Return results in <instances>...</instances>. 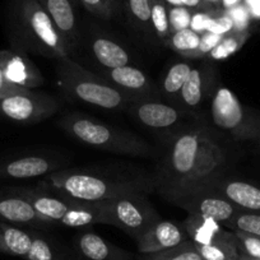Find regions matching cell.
I'll list each match as a JSON object with an SVG mask.
<instances>
[{"label": "cell", "mask_w": 260, "mask_h": 260, "mask_svg": "<svg viewBox=\"0 0 260 260\" xmlns=\"http://www.w3.org/2000/svg\"><path fill=\"white\" fill-rule=\"evenodd\" d=\"M76 247L84 260H127V254L107 242L94 232H84L77 237Z\"/></svg>", "instance_id": "20"}, {"label": "cell", "mask_w": 260, "mask_h": 260, "mask_svg": "<svg viewBox=\"0 0 260 260\" xmlns=\"http://www.w3.org/2000/svg\"><path fill=\"white\" fill-rule=\"evenodd\" d=\"M212 121L217 127L231 133L240 141H252L256 117H252L236 94L227 87H219L211 106Z\"/></svg>", "instance_id": "8"}, {"label": "cell", "mask_w": 260, "mask_h": 260, "mask_svg": "<svg viewBox=\"0 0 260 260\" xmlns=\"http://www.w3.org/2000/svg\"><path fill=\"white\" fill-rule=\"evenodd\" d=\"M170 202L185 209L189 214L209 217L222 226H226L227 222L240 211V208L208 185L171 198Z\"/></svg>", "instance_id": "10"}, {"label": "cell", "mask_w": 260, "mask_h": 260, "mask_svg": "<svg viewBox=\"0 0 260 260\" xmlns=\"http://www.w3.org/2000/svg\"><path fill=\"white\" fill-rule=\"evenodd\" d=\"M214 12L208 11H195L191 13V22H190V28L197 34L202 35L204 32L208 31L209 22H211L212 17H213Z\"/></svg>", "instance_id": "38"}, {"label": "cell", "mask_w": 260, "mask_h": 260, "mask_svg": "<svg viewBox=\"0 0 260 260\" xmlns=\"http://www.w3.org/2000/svg\"><path fill=\"white\" fill-rule=\"evenodd\" d=\"M16 194L26 199L45 223H60L67 227H86L107 224L101 203H77L49 194L44 190L12 187Z\"/></svg>", "instance_id": "6"}, {"label": "cell", "mask_w": 260, "mask_h": 260, "mask_svg": "<svg viewBox=\"0 0 260 260\" xmlns=\"http://www.w3.org/2000/svg\"><path fill=\"white\" fill-rule=\"evenodd\" d=\"M186 240L189 239L182 224L180 226L172 221L159 219L137 239V247L141 254H151L171 249Z\"/></svg>", "instance_id": "14"}, {"label": "cell", "mask_w": 260, "mask_h": 260, "mask_svg": "<svg viewBox=\"0 0 260 260\" xmlns=\"http://www.w3.org/2000/svg\"><path fill=\"white\" fill-rule=\"evenodd\" d=\"M0 221L12 224H42L34 207L12 189H0Z\"/></svg>", "instance_id": "18"}, {"label": "cell", "mask_w": 260, "mask_h": 260, "mask_svg": "<svg viewBox=\"0 0 260 260\" xmlns=\"http://www.w3.org/2000/svg\"><path fill=\"white\" fill-rule=\"evenodd\" d=\"M60 126L79 143L110 153L133 157H146L154 153L153 148L148 143L134 134L122 132L83 115H67L60 121Z\"/></svg>", "instance_id": "5"}, {"label": "cell", "mask_w": 260, "mask_h": 260, "mask_svg": "<svg viewBox=\"0 0 260 260\" xmlns=\"http://www.w3.org/2000/svg\"><path fill=\"white\" fill-rule=\"evenodd\" d=\"M252 141H256L260 143V119H256V122H255L254 132H252Z\"/></svg>", "instance_id": "45"}, {"label": "cell", "mask_w": 260, "mask_h": 260, "mask_svg": "<svg viewBox=\"0 0 260 260\" xmlns=\"http://www.w3.org/2000/svg\"><path fill=\"white\" fill-rule=\"evenodd\" d=\"M107 3H109L110 8H111L112 13H114V17L116 14H119L120 12V0H107Z\"/></svg>", "instance_id": "44"}, {"label": "cell", "mask_w": 260, "mask_h": 260, "mask_svg": "<svg viewBox=\"0 0 260 260\" xmlns=\"http://www.w3.org/2000/svg\"><path fill=\"white\" fill-rule=\"evenodd\" d=\"M241 4V0H222L221 8L223 11H230V9L235 8V7L240 6Z\"/></svg>", "instance_id": "42"}, {"label": "cell", "mask_w": 260, "mask_h": 260, "mask_svg": "<svg viewBox=\"0 0 260 260\" xmlns=\"http://www.w3.org/2000/svg\"><path fill=\"white\" fill-rule=\"evenodd\" d=\"M169 7H184L182 0H165Z\"/></svg>", "instance_id": "46"}, {"label": "cell", "mask_w": 260, "mask_h": 260, "mask_svg": "<svg viewBox=\"0 0 260 260\" xmlns=\"http://www.w3.org/2000/svg\"><path fill=\"white\" fill-rule=\"evenodd\" d=\"M169 16L172 34L176 31H181V29L190 28L191 11L186 7H170Z\"/></svg>", "instance_id": "34"}, {"label": "cell", "mask_w": 260, "mask_h": 260, "mask_svg": "<svg viewBox=\"0 0 260 260\" xmlns=\"http://www.w3.org/2000/svg\"><path fill=\"white\" fill-rule=\"evenodd\" d=\"M91 51L96 61L106 69H116L130 64V55L122 45L110 37H93L91 42Z\"/></svg>", "instance_id": "21"}, {"label": "cell", "mask_w": 260, "mask_h": 260, "mask_svg": "<svg viewBox=\"0 0 260 260\" xmlns=\"http://www.w3.org/2000/svg\"><path fill=\"white\" fill-rule=\"evenodd\" d=\"M165 46L177 52L181 56L189 57L201 44V35L192 31L191 28H185L171 34V36L164 41Z\"/></svg>", "instance_id": "28"}, {"label": "cell", "mask_w": 260, "mask_h": 260, "mask_svg": "<svg viewBox=\"0 0 260 260\" xmlns=\"http://www.w3.org/2000/svg\"><path fill=\"white\" fill-rule=\"evenodd\" d=\"M207 185L223 195L224 198L229 199L237 208L260 214V187L256 185L242 180L221 179V177Z\"/></svg>", "instance_id": "16"}, {"label": "cell", "mask_w": 260, "mask_h": 260, "mask_svg": "<svg viewBox=\"0 0 260 260\" xmlns=\"http://www.w3.org/2000/svg\"><path fill=\"white\" fill-rule=\"evenodd\" d=\"M101 206L107 224L122 230L136 240L161 219L144 194L125 195L102 202Z\"/></svg>", "instance_id": "7"}, {"label": "cell", "mask_w": 260, "mask_h": 260, "mask_svg": "<svg viewBox=\"0 0 260 260\" xmlns=\"http://www.w3.org/2000/svg\"><path fill=\"white\" fill-rule=\"evenodd\" d=\"M130 112L146 127L154 130L171 129L181 121L184 112L165 102L141 99L130 105Z\"/></svg>", "instance_id": "11"}, {"label": "cell", "mask_w": 260, "mask_h": 260, "mask_svg": "<svg viewBox=\"0 0 260 260\" xmlns=\"http://www.w3.org/2000/svg\"><path fill=\"white\" fill-rule=\"evenodd\" d=\"M34 235L0 221V252L26 257L32 245Z\"/></svg>", "instance_id": "23"}, {"label": "cell", "mask_w": 260, "mask_h": 260, "mask_svg": "<svg viewBox=\"0 0 260 260\" xmlns=\"http://www.w3.org/2000/svg\"><path fill=\"white\" fill-rule=\"evenodd\" d=\"M59 109L52 97L34 89L0 99V116L19 124H36L51 117Z\"/></svg>", "instance_id": "9"}, {"label": "cell", "mask_w": 260, "mask_h": 260, "mask_svg": "<svg viewBox=\"0 0 260 260\" xmlns=\"http://www.w3.org/2000/svg\"><path fill=\"white\" fill-rule=\"evenodd\" d=\"M79 2L89 13L99 18L105 19V21L114 18V13L110 8L107 0H79Z\"/></svg>", "instance_id": "37"}, {"label": "cell", "mask_w": 260, "mask_h": 260, "mask_svg": "<svg viewBox=\"0 0 260 260\" xmlns=\"http://www.w3.org/2000/svg\"><path fill=\"white\" fill-rule=\"evenodd\" d=\"M125 7L130 23L147 36H152L151 0H125Z\"/></svg>", "instance_id": "27"}, {"label": "cell", "mask_w": 260, "mask_h": 260, "mask_svg": "<svg viewBox=\"0 0 260 260\" xmlns=\"http://www.w3.org/2000/svg\"><path fill=\"white\" fill-rule=\"evenodd\" d=\"M195 247L204 260H237L240 256L235 232L227 230L209 244Z\"/></svg>", "instance_id": "24"}, {"label": "cell", "mask_w": 260, "mask_h": 260, "mask_svg": "<svg viewBox=\"0 0 260 260\" xmlns=\"http://www.w3.org/2000/svg\"><path fill=\"white\" fill-rule=\"evenodd\" d=\"M26 91H29V89H24L21 88V87H17L14 86V84H12L11 82L6 78L3 69L0 67V99H4V97H8L11 96V94L21 93V92Z\"/></svg>", "instance_id": "40"}, {"label": "cell", "mask_w": 260, "mask_h": 260, "mask_svg": "<svg viewBox=\"0 0 260 260\" xmlns=\"http://www.w3.org/2000/svg\"><path fill=\"white\" fill-rule=\"evenodd\" d=\"M182 4L184 7L189 8L190 11H208V8L206 7L203 0H182ZM213 12V11H208Z\"/></svg>", "instance_id": "41"}, {"label": "cell", "mask_w": 260, "mask_h": 260, "mask_svg": "<svg viewBox=\"0 0 260 260\" xmlns=\"http://www.w3.org/2000/svg\"><path fill=\"white\" fill-rule=\"evenodd\" d=\"M203 2L207 8H208V11H218V9H222V0H203Z\"/></svg>", "instance_id": "43"}, {"label": "cell", "mask_w": 260, "mask_h": 260, "mask_svg": "<svg viewBox=\"0 0 260 260\" xmlns=\"http://www.w3.org/2000/svg\"><path fill=\"white\" fill-rule=\"evenodd\" d=\"M12 14L18 44L26 50L49 59L72 57L59 29L39 0H12Z\"/></svg>", "instance_id": "3"}, {"label": "cell", "mask_w": 260, "mask_h": 260, "mask_svg": "<svg viewBox=\"0 0 260 260\" xmlns=\"http://www.w3.org/2000/svg\"><path fill=\"white\" fill-rule=\"evenodd\" d=\"M223 39L222 35L213 34V32H204L201 35V44H199L198 49L195 50L187 59H203V57L208 56L209 52L221 42Z\"/></svg>", "instance_id": "36"}, {"label": "cell", "mask_w": 260, "mask_h": 260, "mask_svg": "<svg viewBox=\"0 0 260 260\" xmlns=\"http://www.w3.org/2000/svg\"><path fill=\"white\" fill-rule=\"evenodd\" d=\"M227 12L231 17L232 22H234V31H246L247 26H249V12H247V9L240 4V6L235 7Z\"/></svg>", "instance_id": "39"}, {"label": "cell", "mask_w": 260, "mask_h": 260, "mask_svg": "<svg viewBox=\"0 0 260 260\" xmlns=\"http://www.w3.org/2000/svg\"><path fill=\"white\" fill-rule=\"evenodd\" d=\"M212 81H213V69L208 65L191 69L177 97L180 105L187 110L197 109L208 96Z\"/></svg>", "instance_id": "19"}, {"label": "cell", "mask_w": 260, "mask_h": 260, "mask_svg": "<svg viewBox=\"0 0 260 260\" xmlns=\"http://www.w3.org/2000/svg\"><path fill=\"white\" fill-rule=\"evenodd\" d=\"M40 186L45 191L77 203H102L132 194H146L153 182L146 180H114L93 174L54 171L46 175Z\"/></svg>", "instance_id": "2"}, {"label": "cell", "mask_w": 260, "mask_h": 260, "mask_svg": "<svg viewBox=\"0 0 260 260\" xmlns=\"http://www.w3.org/2000/svg\"><path fill=\"white\" fill-rule=\"evenodd\" d=\"M0 67L12 84L24 89H34L44 83V77L34 62L22 52L0 51Z\"/></svg>", "instance_id": "13"}, {"label": "cell", "mask_w": 260, "mask_h": 260, "mask_svg": "<svg viewBox=\"0 0 260 260\" xmlns=\"http://www.w3.org/2000/svg\"><path fill=\"white\" fill-rule=\"evenodd\" d=\"M182 227L186 232L187 239L195 245L209 244L226 231L217 221L198 214H189L182 223Z\"/></svg>", "instance_id": "22"}, {"label": "cell", "mask_w": 260, "mask_h": 260, "mask_svg": "<svg viewBox=\"0 0 260 260\" xmlns=\"http://www.w3.org/2000/svg\"><path fill=\"white\" fill-rule=\"evenodd\" d=\"M59 167V161L35 154L0 159V179H34L57 171Z\"/></svg>", "instance_id": "15"}, {"label": "cell", "mask_w": 260, "mask_h": 260, "mask_svg": "<svg viewBox=\"0 0 260 260\" xmlns=\"http://www.w3.org/2000/svg\"><path fill=\"white\" fill-rule=\"evenodd\" d=\"M24 259L27 260H57L56 254L52 249L51 244L42 237L32 236V245L28 254Z\"/></svg>", "instance_id": "32"}, {"label": "cell", "mask_w": 260, "mask_h": 260, "mask_svg": "<svg viewBox=\"0 0 260 260\" xmlns=\"http://www.w3.org/2000/svg\"><path fill=\"white\" fill-rule=\"evenodd\" d=\"M232 31H234V22H232L229 12L223 11V9H218L214 12L211 22H209L208 32L224 36Z\"/></svg>", "instance_id": "35"}, {"label": "cell", "mask_w": 260, "mask_h": 260, "mask_svg": "<svg viewBox=\"0 0 260 260\" xmlns=\"http://www.w3.org/2000/svg\"><path fill=\"white\" fill-rule=\"evenodd\" d=\"M57 78L65 96L105 110H121L136 99L87 71L71 56L59 60Z\"/></svg>", "instance_id": "4"}, {"label": "cell", "mask_w": 260, "mask_h": 260, "mask_svg": "<svg viewBox=\"0 0 260 260\" xmlns=\"http://www.w3.org/2000/svg\"><path fill=\"white\" fill-rule=\"evenodd\" d=\"M237 247L240 254H245L247 256L260 259V237L254 235L244 234V232L235 231Z\"/></svg>", "instance_id": "33"}, {"label": "cell", "mask_w": 260, "mask_h": 260, "mask_svg": "<svg viewBox=\"0 0 260 260\" xmlns=\"http://www.w3.org/2000/svg\"><path fill=\"white\" fill-rule=\"evenodd\" d=\"M259 151H260V149H259Z\"/></svg>", "instance_id": "48"}, {"label": "cell", "mask_w": 260, "mask_h": 260, "mask_svg": "<svg viewBox=\"0 0 260 260\" xmlns=\"http://www.w3.org/2000/svg\"><path fill=\"white\" fill-rule=\"evenodd\" d=\"M170 7L165 0H151V24L153 34L162 42L166 41L171 36V26H170Z\"/></svg>", "instance_id": "30"}, {"label": "cell", "mask_w": 260, "mask_h": 260, "mask_svg": "<svg viewBox=\"0 0 260 260\" xmlns=\"http://www.w3.org/2000/svg\"><path fill=\"white\" fill-rule=\"evenodd\" d=\"M191 69V65L185 61H180L171 65L167 73L165 74L164 79H162V93L169 99H177Z\"/></svg>", "instance_id": "25"}, {"label": "cell", "mask_w": 260, "mask_h": 260, "mask_svg": "<svg viewBox=\"0 0 260 260\" xmlns=\"http://www.w3.org/2000/svg\"><path fill=\"white\" fill-rule=\"evenodd\" d=\"M226 152L204 129H190L174 138L161 162L157 185L167 199L209 184L222 175Z\"/></svg>", "instance_id": "1"}, {"label": "cell", "mask_w": 260, "mask_h": 260, "mask_svg": "<svg viewBox=\"0 0 260 260\" xmlns=\"http://www.w3.org/2000/svg\"><path fill=\"white\" fill-rule=\"evenodd\" d=\"M226 227H229L234 232L239 231L260 237V214L240 209L230 219V222H227Z\"/></svg>", "instance_id": "31"}, {"label": "cell", "mask_w": 260, "mask_h": 260, "mask_svg": "<svg viewBox=\"0 0 260 260\" xmlns=\"http://www.w3.org/2000/svg\"><path fill=\"white\" fill-rule=\"evenodd\" d=\"M237 260H260V259H256V257L247 256V255H245V254H240L239 259H237Z\"/></svg>", "instance_id": "47"}, {"label": "cell", "mask_w": 260, "mask_h": 260, "mask_svg": "<svg viewBox=\"0 0 260 260\" xmlns=\"http://www.w3.org/2000/svg\"><path fill=\"white\" fill-rule=\"evenodd\" d=\"M105 79L136 100L147 99L157 93V89L144 72L130 64L121 68L110 69L106 72Z\"/></svg>", "instance_id": "17"}, {"label": "cell", "mask_w": 260, "mask_h": 260, "mask_svg": "<svg viewBox=\"0 0 260 260\" xmlns=\"http://www.w3.org/2000/svg\"><path fill=\"white\" fill-rule=\"evenodd\" d=\"M249 37V29H246V31H232L224 35L221 42L209 52L206 59L211 60V61H222V60L229 59L230 56H232L235 52H237L244 46Z\"/></svg>", "instance_id": "26"}, {"label": "cell", "mask_w": 260, "mask_h": 260, "mask_svg": "<svg viewBox=\"0 0 260 260\" xmlns=\"http://www.w3.org/2000/svg\"><path fill=\"white\" fill-rule=\"evenodd\" d=\"M59 29L71 55L79 45V18L76 0H39Z\"/></svg>", "instance_id": "12"}, {"label": "cell", "mask_w": 260, "mask_h": 260, "mask_svg": "<svg viewBox=\"0 0 260 260\" xmlns=\"http://www.w3.org/2000/svg\"><path fill=\"white\" fill-rule=\"evenodd\" d=\"M139 260H204L194 242L186 240L177 246L151 254H142Z\"/></svg>", "instance_id": "29"}]
</instances>
